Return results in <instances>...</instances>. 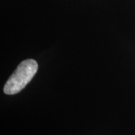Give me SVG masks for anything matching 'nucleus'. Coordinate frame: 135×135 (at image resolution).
Instances as JSON below:
<instances>
[{"label": "nucleus", "instance_id": "nucleus-1", "mask_svg": "<svg viewBox=\"0 0 135 135\" xmlns=\"http://www.w3.org/2000/svg\"><path fill=\"white\" fill-rule=\"evenodd\" d=\"M38 69V62L32 59L21 62L5 83L4 92L6 95H15L23 90L33 78Z\"/></svg>", "mask_w": 135, "mask_h": 135}]
</instances>
